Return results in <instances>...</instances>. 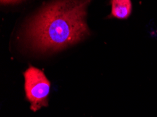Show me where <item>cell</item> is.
I'll use <instances>...</instances> for the list:
<instances>
[{
  "mask_svg": "<svg viewBox=\"0 0 157 117\" xmlns=\"http://www.w3.org/2000/svg\"><path fill=\"white\" fill-rule=\"evenodd\" d=\"M92 0H56L42 9L28 25L33 46L55 51L82 41L90 35L85 16Z\"/></svg>",
  "mask_w": 157,
  "mask_h": 117,
  "instance_id": "obj_1",
  "label": "cell"
},
{
  "mask_svg": "<svg viewBox=\"0 0 157 117\" xmlns=\"http://www.w3.org/2000/svg\"><path fill=\"white\" fill-rule=\"evenodd\" d=\"M26 99L30 102L33 112L48 107L51 83L43 71L30 66L23 73Z\"/></svg>",
  "mask_w": 157,
  "mask_h": 117,
  "instance_id": "obj_2",
  "label": "cell"
},
{
  "mask_svg": "<svg viewBox=\"0 0 157 117\" xmlns=\"http://www.w3.org/2000/svg\"><path fill=\"white\" fill-rule=\"evenodd\" d=\"M111 11L109 18L126 20L132 13L131 0H111Z\"/></svg>",
  "mask_w": 157,
  "mask_h": 117,
  "instance_id": "obj_3",
  "label": "cell"
},
{
  "mask_svg": "<svg viewBox=\"0 0 157 117\" xmlns=\"http://www.w3.org/2000/svg\"><path fill=\"white\" fill-rule=\"evenodd\" d=\"M19 1V0H1L2 3L8 4V3H13V2H16Z\"/></svg>",
  "mask_w": 157,
  "mask_h": 117,
  "instance_id": "obj_4",
  "label": "cell"
}]
</instances>
